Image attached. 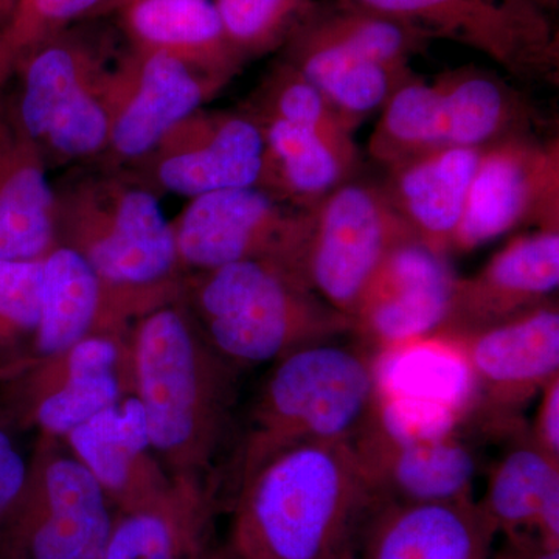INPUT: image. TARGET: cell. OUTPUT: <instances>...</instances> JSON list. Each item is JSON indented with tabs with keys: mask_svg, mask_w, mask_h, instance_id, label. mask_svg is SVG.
<instances>
[{
	"mask_svg": "<svg viewBox=\"0 0 559 559\" xmlns=\"http://www.w3.org/2000/svg\"><path fill=\"white\" fill-rule=\"evenodd\" d=\"M130 348L157 462L173 484L207 488L229 426L235 366L205 340L183 297L140 316Z\"/></svg>",
	"mask_w": 559,
	"mask_h": 559,
	"instance_id": "obj_1",
	"label": "cell"
},
{
	"mask_svg": "<svg viewBox=\"0 0 559 559\" xmlns=\"http://www.w3.org/2000/svg\"><path fill=\"white\" fill-rule=\"evenodd\" d=\"M57 245L79 252L100 280L109 334L182 294L171 221L153 187L117 168L55 186Z\"/></svg>",
	"mask_w": 559,
	"mask_h": 559,
	"instance_id": "obj_2",
	"label": "cell"
},
{
	"mask_svg": "<svg viewBox=\"0 0 559 559\" xmlns=\"http://www.w3.org/2000/svg\"><path fill=\"white\" fill-rule=\"evenodd\" d=\"M377 496L353 441L301 444L241 484L242 559H345Z\"/></svg>",
	"mask_w": 559,
	"mask_h": 559,
	"instance_id": "obj_3",
	"label": "cell"
},
{
	"mask_svg": "<svg viewBox=\"0 0 559 559\" xmlns=\"http://www.w3.org/2000/svg\"><path fill=\"white\" fill-rule=\"evenodd\" d=\"M182 296L205 340L231 366H259L352 333V320L277 261L198 272L183 280Z\"/></svg>",
	"mask_w": 559,
	"mask_h": 559,
	"instance_id": "obj_4",
	"label": "cell"
},
{
	"mask_svg": "<svg viewBox=\"0 0 559 559\" xmlns=\"http://www.w3.org/2000/svg\"><path fill=\"white\" fill-rule=\"evenodd\" d=\"M278 360L253 409L241 484L293 448L355 441L377 407L378 359L367 348L320 342Z\"/></svg>",
	"mask_w": 559,
	"mask_h": 559,
	"instance_id": "obj_5",
	"label": "cell"
},
{
	"mask_svg": "<svg viewBox=\"0 0 559 559\" xmlns=\"http://www.w3.org/2000/svg\"><path fill=\"white\" fill-rule=\"evenodd\" d=\"M106 44L79 24L33 50L14 73L11 114L46 160H86L108 148Z\"/></svg>",
	"mask_w": 559,
	"mask_h": 559,
	"instance_id": "obj_6",
	"label": "cell"
},
{
	"mask_svg": "<svg viewBox=\"0 0 559 559\" xmlns=\"http://www.w3.org/2000/svg\"><path fill=\"white\" fill-rule=\"evenodd\" d=\"M415 240L381 186L347 180L312 209L299 275L320 299L352 320L382 261Z\"/></svg>",
	"mask_w": 559,
	"mask_h": 559,
	"instance_id": "obj_7",
	"label": "cell"
},
{
	"mask_svg": "<svg viewBox=\"0 0 559 559\" xmlns=\"http://www.w3.org/2000/svg\"><path fill=\"white\" fill-rule=\"evenodd\" d=\"M432 39L468 47L525 83L558 84L559 35L536 0H356Z\"/></svg>",
	"mask_w": 559,
	"mask_h": 559,
	"instance_id": "obj_8",
	"label": "cell"
},
{
	"mask_svg": "<svg viewBox=\"0 0 559 559\" xmlns=\"http://www.w3.org/2000/svg\"><path fill=\"white\" fill-rule=\"evenodd\" d=\"M311 223L312 209L294 207L248 187L191 198L171 227L182 271L198 274L237 261L272 260L300 278Z\"/></svg>",
	"mask_w": 559,
	"mask_h": 559,
	"instance_id": "obj_9",
	"label": "cell"
},
{
	"mask_svg": "<svg viewBox=\"0 0 559 559\" xmlns=\"http://www.w3.org/2000/svg\"><path fill=\"white\" fill-rule=\"evenodd\" d=\"M433 337L462 358L471 382L466 415L489 429H514L522 407L559 374V308L554 299L495 325Z\"/></svg>",
	"mask_w": 559,
	"mask_h": 559,
	"instance_id": "obj_10",
	"label": "cell"
},
{
	"mask_svg": "<svg viewBox=\"0 0 559 559\" xmlns=\"http://www.w3.org/2000/svg\"><path fill=\"white\" fill-rule=\"evenodd\" d=\"M521 227L559 230L558 139L513 135L481 148L452 252H469Z\"/></svg>",
	"mask_w": 559,
	"mask_h": 559,
	"instance_id": "obj_11",
	"label": "cell"
},
{
	"mask_svg": "<svg viewBox=\"0 0 559 559\" xmlns=\"http://www.w3.org/2000/svg\"><path fill=\"white\" fill-rule=\"evenodd\" d=\"M13 521L25 559H102L112 532L109 498L75 455L50 448L46 436Z\"/></svg>",
	"mask_w": 559,
	"mask_h": 559,
	"instance_id": "obj_12",
	"label": "cell"
},
{
	"mask_svg": "<svg viewBox=\"0 0 559 559\" xmlns=\"http://www.w3.org/2000/svg\"><path fill=\"white\" fill-rule=\"evenodd\" d=\"M223 90L189 66L157 51L130 49L110 68L109 167L139 164L180 120Z\"/></svg>",
	"mask_w": 559,
	"mask_h": 559,
	"instance_id": "obj_13",
	"label": "cell"
},
{
	"mask_svg": "<svg viewBox=\"0 0 559 559\" xmlns=\"http://www.w3.org/2000/svg\"><path fill=\"white\" fill-rule=\"evenodd\" d=\"M263 135L245 110L198 109L171 128L139 162L150 187L191 200L260 182Z\"/></svg>",
	"mask_w": 559,
	"mask_h": 559,
	"instance_id": "obj_14",
	"label": "cell"
},
{
	"mask_svg": "<svg viewBox=\"0 0 559 559\" xmlns=\"http://www.w3.org/2000/svg\"><path fill=\"white\" fill-rule=\"evenodd\" d=\"M455 280L448 257L417 240L404 242L371 278L352 333L377 358L432 336L448 318Z\"/></svg>",
	"mask_w": 559,
	"mask_h": 559,
	"instance_id": "obj_15",
	"label": "cell"
},
{
	"mask_svg": "<svg viewBox=\"0 0 559 559\" xmlns=\"http://www.w3.org/2000/svg\"><path fill=\"white\" fill-rule=\"evenodd\" d=\"M353 447L380 503L468 499L479 469L476 451L457 429L404 436L385 428L374 414Z\"/></svg>",
	"mask_w": 559,
	"mask_h": 559,
	"instance_id": "obj_16",
	"label": "cell"
},
{
	"mask_svg": "<svg viewBox=\"0 0 559 559\" xmlns=\"http://www.w3.org/2000/svg\"><path fill=\"white\" fill-rule=\"evenodd\" d=\"M123 360L119 336L92 334L10 381L20 389L22 414L57 439L123 399Z\"/></svg>",
	"mask_w": 559,
	"mask_h": 559,
	"instance_id": "obj_17",
	"label": "cell"
},
{
	"mask_svg": "<svg viewBox=\"0 0 559 559\" xmlns=\"http://www.w3.org/2000/svg\"><path fill=\"white\" fill-rule=\"evenodd\" d=\"M558 285L559 230L518 235L479 272L455 280L450 312L433 334L503 322L550 300Z\"/></svg>",
	"mask_w": 559,
	"mask_h": 559,
	"instance_id": "obj_18",
	"label": "cell"
},
{
	"mask_svg": "<svg viewBox=\"0 0 559 559\" xmlns=\"http://www.w3.org/2000/svg\"><path fill=\"white\" fill-rule=\"evenodd\" d=\"M66 439L106 496L124 510L153 502L175 487L154 459L145 412L135 395L123 396Z\"/></svg>",
	"mask_w": 559,
	"mask_h": 559,
	"instance_id": "obj_19",
	"label": "cell"
},
{
	"mask_svg": "<svg viewBox=\"0 0 559 559\" xmlns=\"http://www.w3.org/2000/svg\"><path fill=\"white\" fill-rule=\"evenodd\" d=\"M371 513L364 559H488L498 532L473 498L382 502Z\"/></svg>",
	"mask_w": 559,
	"mask_h": 559,
	"instance_id": "obj_20",
	"label": "cell"
},
{
	"mask_svg": "<svg viewBox=\"0 0 559 559\" xmlns=\"http://www.w3.org/2000/svg\"><path fill=\"white\" fill-rule=\"evenodd\" d=\"M481 148L440 146L388 168L382 190L423 246L452 252Z\"/></svg>",
	"mask_w": 559,
	"mask_h": 559,
	"instance_id": "obj_21",
	"label": "cell"
},
{
	"mask_svg": "<svg viewBox=\"0 0 559 559\" xmlns=\"http://www.w3.org/2000/svg\"><path fill=\"white\" fill-rule=\"evenodd\" d=\"M47 160L0 103V261L43 260L57 246Z\"/></svg>",
	"mask_w": 559,
	"mask_h": 559,
	"instance_id": "obj_22",
	"label": "cell"
},
{
	"mask_svg": "<svg viewBox=\"0 0 559 559\" xmlns=\"http://www.w3.org/2000/svg\"><path fill=\"white\" fill-rule=\"evenodd\" d=\"M116 14L131 49L167 55L221 87L246 64L213 0H131Z\"/></svg>",
	"mask_w": 559,
	"mask_h": 559,
	"instance_id": "obj_23",
	"label": "cell"
},
{
	"mask_svg": "<svg viewBox=\"0 0 559 559\" xmlns=\"http://www.w3.org/2000/svg\"><path fill=\"white\" fill-rule=\"evenodd\" d=\"M440 91V146L485 148L499 140L530 134L533 112L499 76L476 68L443 73Z\"/></svg>",
	"mask_w": 559,
	"mask_h": 559,
	"instance_id": "obj_24",
	"label": "cell"
},
{
	"mask_svg": "<svg viewBox=\"0 0 559 559\" xmlns=\"http://www.w3.org/2000/svg\"><path fill=\"white\" fill-rule=\"evenodd\" d=\"M283 61L310 81L355 131L359 121L392 97L414 72H396L299 31L283 47Z\"/></svg>",
	"mask_w": 559,
	"mask_h": 559,
	"instance_id": "obj_25",
	"label": "cell"
},
{
	"mask_svg": "<svg viewBox=\"0 0 559 559\" xmlns=\"http://www.w3.org/2000/svg\"><path fill=\"white\" fill-rule=\"evenodd\" d=\"M39 304L36 364L61 355L92 334H109L100 280L68 246H55L43 259Z\"/></svg>",
	"mask_w": 559,
	"mask_h": 559,
	"instance_id": "obj_26",
	"label": "cell"
},
{
	"mask_svg": "<svg viewBox=\"0 0 559 559\" xmlns=\"http://www.w3.org/2000/svg\"><path fill=\"white\" fill-rule=\"evenodd\" d=\"M252 117V116H250ZM263 135V168L257 189L297 209H314L353 178L322 140L288 121L252 117Z\"/></svg>",
	"mask_w": 559,
	"mask_h": 559,
	"instance_id": "obj_27",
	"label": "cell"
},
{
	"mask_svg": "<svg viewBox=\"0 0 559 559\" xmlns=\"http://www.w3.org/2000/svg\"><path fill=\"white\" fill-rule=\"evenodd\" d=\"M207 489L175 485L159 499L124 510L102 559H190L200 536Z\"/></svg>",
	"mask_w": 559,
	"mask_h": 559,
	"instance_id": "obj_28",
	"label": "cell"
},
{
	"mask_svg": "<svg viewBox=\"0 0 559 559\" xmlns=\"http://www.w3.org/2000/svg\"><path fill=\"white\" fill-rule=\"evenodd\" d=\"M559 499V463L533 443L528 432L496 463L480 507L496 530L516 536L536 528L544 507Z\"/></svg>",
	"mask_w": 559,
	"mask_h": 559,
	"instance_id": "obj_29",
	"label": "cell"
},
{
	"mask_svg": "<svg viewBox=\"0 0 559 559\" xmlns=\"http://www.w3.org/2000/svg\"><path fill=\"white\" fill-rule=\"evenodd\" d=\"M300 31L396 72H412V58L430 44L411 25L356 0L320 2L318 13Z\"/></svg>",
	"mask_w": 559,
	"mask_h": 559,
	"instance_id": "obj_30",
	"label": "cell"
},
{
	"mask_svg": "<svg viewBox=\"0 0 559 559\" xmlns=\"http://www.w3.org/2000/svg\"><path fill=\"white\" fill-rule=\"evenodd\" d=\"M252 117H274L310 132L356 175L359 150L353 132L337 110L288 62L280 61L260 84L255 97L245 110Z\"/></svg>",
	"mask_w": 559,
	"mask_h": 559,
	"instance_id": "obj_31",
	"label": "cell"
},
{
	"mask_svg": "<svg viewBox=\"0 0 559 559\" xmlns=\"http://www.w3.org/2000/svg\"><path fill=\"white\" fill-rule=\"evenodd\" d=\"M440 91L436 81L412 79L401 84L382 106L371 132L369 154L390 168L426 151L440 148Z\"/></svg>",
	"mask_w": 559,
	"mask_h": 559,
	"instance_id": "obj_32",
	"label": "cell"
},
{
	"mask_svg": "<svg viewBox=\"0 0 559 559\" xmlns=\"http://www.w3.org/2000/svg\"><path fill=\"white\" fill-rule=\"evenodd\" d=\"M43 260L0 261V380L20 377L36 364Z\"/></svg>",
	"mask_w": 559,
	"mask_h": 559,
	"instance_id": "obj_33",
	"label": "cell"
},
{
	"mask_svg": "<svg viewBox=\"0 0 559 559\" xmlns=\"http://www.w3.org/2000/svg\"><path fill=\"white\" fill-rule=\"evenodd\" d=\"M230 46L248 62L274 53L318 13L319 0H213Z\"/></svg>",
	"mask_w": 559,
	"mask_h": 559,
	"instance_id": "obj_34",
	"label": "cell"
},
{
	"mask_svg": "<svg viewBox=\"0 0 559 559\" xmlns=\"http://www.w3.org/2000/svg\"><path fill=\"white\" fill-rule=\"evenodd\" d=\"M108 0H14L0 21V87L22 61L81 21L95 20Z\"/></svg>",
	"mask_w": 559,
	"mask_h": 559,
	"instance_id": "obj_35",
	"label": "cell"
},
{
	"mask_svg": "<svg viewBox=\"0 0 559 559\" xmlns=\"http://www.w3.org/2000/svg\"><path fill=\"white\" fill-rule=\"evenodd\" d=\"M28 471L25 459L11 439L10 433L0 426V522L9 518L28 480Z\"/></svg>",
	"mask_w": 559,
	"mask_h": 559,
	"instance_id": "obj_36",
	"label": "cell"
},
{
	"mask_svg": "<svg viewBox=\"0 0 559 559\" xmlns=\"http://www.w3.org/2000/svg\"><path fill=\"white\" fill-rule=\"evenodd\" d=\"M539 404L528 437L544 454L559 463V374L539 392Z\"/></svg>",
	"mask_w": 559,
	"mask_h": 559,
	"instance_id": "obj_37",
	"label": "cell"
},
{
	"mask_svg": "<svg viewBox=\"0 0 559 559\" xmlns=\"http://www.w3.org/2000/svg\"><path fill=\"white\" fill-rule=\"evenodd\" d=\"M509 559H559V547H550L540 543L539 546L528 547V549H522L518 555H511Z\"/></svg>",
	"mask_w": 559,
	"mask_h": 559,
	"instance_id": "obj_38",
	"label": "cell"
},
{
	"mask_svg": "<svg viewBox=\"0 0 559 559\" xmlns=\"http://www.w3.org/2000/svg\"><path fill=\"white\" fill-rule=\"evenodd\" d=\"M128 2H131V0H108V2L103 5V9L98 11L97 17L116 14L117 11H119L121 7L127 5Z\"/></svg>",
	"mask_w": 559,
	"mask_h": 559,
	"instance_id": "obj_39",
	"label": "cell"
},
{
	"mask_svg": "<svg viewBox=\"0 0 559 559\" xmlns=\"http://www.w3.org/2000/svg\"><path fill=\"white\" fill-rule=\"evenodd\" d=\"M536 2H538L543 9L550 11V13L557 11L559 7V0H536Z\"/></svg>",
	"mask_w": 559,
	"mask_h": 559,
	"instance_id": "obj_40",
	"label": "cell"
},
{
	"mask_svg": "<svg viewBox=\"0 0 559 559\" xmlns=\"http://www.w3.org/2000/svg\"><path fill=\"white\" fill-rule=\"evenodd\" d=\"M14 0H0V21L5 16L7 11L10 10V7L13 5Z\"/></svg>",
	"mask_w": 559,
	"mask_h": 559,
	"instance_id": "obj_41",
	"label": "cell"
},
{
	"mask_svg": "<svg viewBox=\"0 0 559 559\" xmlns=\"http://www.w3.org/2000/svg\"><path fill=\"white\" fill-rule=\"evenodd\" d=\"M345 559H355V558H353V555H348V557Z\"/></svg>",
	"mask_w": 559,
	"mask_h": 559,
	"instance_id": "obj_42",
	"label": "cell"
},
{
	"mask_svg": "<svg viewBox=\"0 0 559 559\" xmlns=\"http://www.w3.org/2000/svg\"><path fill=\"white\" fill-rule=\"evenodd\" d=\"M13 559H25V558H22V557H16V558H13Z\"/></svg>",
	"mask_w": 559,
	"mask_h": 559,
	"instance_id": "obj_43",
	"label": "cell"
}]
</instances>
